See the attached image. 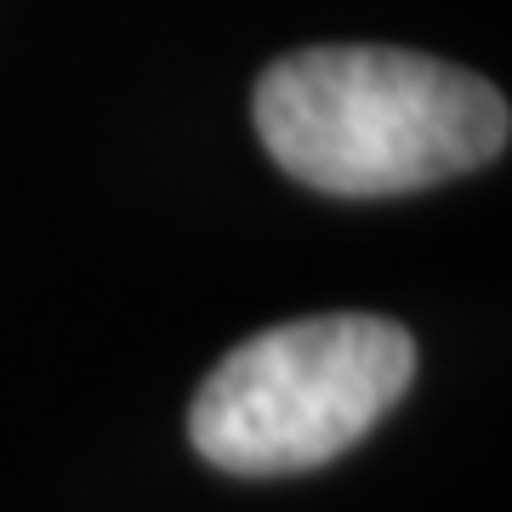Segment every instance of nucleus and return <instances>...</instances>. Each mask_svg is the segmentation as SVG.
I'll list each match as a JSON object with an SVG mask.
<instances>
[{
    "label": "nucleus",
    "instance_id": "obj_1",
    "mask_svg": "<svg viewBox=\"0 0 512 512\" xmlns=\"http://www.w3.org/2000/svg\"><path fill=\"white\" fill-rule=\"evenodd\" d=\"M256 137L336 200L416 194L490 165L512 137L490 80L393 46H313L256 80Z\"/></svg>",
    "mask_w": 512,
    "mask_h": 512
},
{
    "label": "nucleus",
    "instance_id": "obj_2",
    "mask_svg": "<svg viewBox=\"0 0 512 512\" xmlns=\"http://www.w3.org/2000/svg\"><path fill=\"white\" fill-rule=\"evenodd\" d=\"M416 342L376 313H319L239 342L194 393L188 439L211 467L274 478L325 467L404 399Z\"/></svg>",
    "mask_w": 512,
    "mask_h": 512
}]
</instances>
